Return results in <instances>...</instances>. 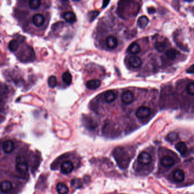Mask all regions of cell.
I'll return each mask as SVG.
<instances>
[{
	"label": "cell",
	"instance_id": "5bb4252c",
	"mask_svg": "<svg viewBox=\"0 0 194 194\" xmlns=\"http://www.w3.org/2000/svg\"><path fill=\"white\" fill-rule=\"evenodd\" d=\"M2 148L5 153H10L14 149V144L12 140H6L3 143Z\"/></svg>",
	"mask_w": 194,
	"mask_h": 194
},
{
	"label": "cell",
	"instance_id": "f546056e",
	"mask_svg": "<svg viewBox=\"0 0 194 194\" xmlns=\"http://www.w3.org/2000/svg\"><path fill=\"white\" fill-rule=\"evenodd\" d=\"M186 72L188 73L194 74V65H192L191 66H190V67L187 69Z\"/></svg>",
	"mask_w": 194,
	"mask_h": 194
},
{
	"label": "cell",
	"instance_id": "484cf974",
	"mask_svg": "<svg viewBox=\"0 0 194 194\" xmlns=\"http://www.w3.org/2000/svg\"><path fill=\"white\" fill-rule=\"evenodd\" d=\"M178 138V134L175 132H171L167 136V140L170 142L175 141Z\"/></svg>",
	"mask_w": 194,
	"mask_h": 194
},
{
	"label": "cell",
	"instance_id": "9c48e42d",
	"mask_svg": "<svg viewBox=\"0 0 194 194\" xmlns=\"http://www.w3.org/2000/svg\"><path fill=\"white\" fill-rule=\"evenodd\" d=\"M117 93L113 91H108L103 95V99L108 104L113 103L117 100Z\"/></svg>",
	"mask_w": 194,
	"mask_h": 194
},
{
	"label": "cell",
	"instance_id": "8992f818",
	"mask_svg": "<svg viewBox=\"0 0 194 194\" xmlns=\"http://www.w3.org/2000/svg\"><path fill=\"white\" fill-rule=\"evenodd\" d=\"M138 162L142 165H147L152 162V157L146 151H143L138 156Z\"/></svg>",
	"mask_w": 194,
	"mask_h": 194
},
{
	"label": "cell",
	"instance_id": "30bf717a",
	"mask_svg": "<svg viewBox=\"0 0 194 194\" xmlns=\"http://www.w3.org/2000/svg\"><path fill=\"white\" fill-rule=\"evenodd\" d=\"M74 169L72 162L66 161L63 162L61 166V171L63 174H67L70 173Z\"/></svg>",
	"mask_w": 194,
	"mask_h": 194
},
{
	"label": "cell",
	"instance_id": "e0dca14e",
	"mask_svg": "<svg viewBox=\"0 0 194 194\" xmlns=\"http://www.w3.org/2000/svg\"><path fill=\"white\" fill-rule=\"evenodd\" d=\"M63 17H64L65 20L69 23H70V24H73L74 22H75L76 21V14L74 13L70 12V11H68V12H66L65 13Z\"/></svg>",
	"mask_w": 194,
	"mask_h": 194
},
{
	"label": "cell",
	"instance_id": "603a6c76",
	"mask_svg": "<svg viewBox=\"0 0 194 194\" xmlns=\"http://www.w3.org/2000/svg\"><path fill=\"white\" fill-rule=\"evenodd\" d=\"M41 2L39 0H31L28 2L30 8L32 10H36L40 8Z\"/></svg>",
	"mask_w": 194,
	"mask_h": 194
},
{
	"label": "cell",
	"instance_id": "2e32d148",
	"mask_svg": "<svg viewBox=\"0 0 194 194\" xmlns=\"http://www.w3.org/2000/svg\"><path fill=\"white\" fill-rule=\"evenodd\" d=\"M101 84V81L98 79L90 80L86 83V87L90 89H95L99 88Z\"/></svg>",
	"mask_w": 194,
	"mask_h": 194
},
{
	"label": "cell",
	"instance_id": "8fae6325",
	"mask_svg": "<svg viewBox=\"0 0 194 194\" xmlns=\"http://www.w3.org/2000/svg\"><path fill=\"white\" fill-rule=\"evenodd\" d=\"M13 188V183L9 181H5L0 184V189L4 193H8Z\"/></svg>",
	"mask_w": 194,
	"mask_h": 194
},
{
	"label": "cell",
	"instance_id": "f1b7e54d",
	"mask_svg": "<svg viewBox=\"0 0 194 194\" xmlns=\"http://www.w3.org/2000/svg\"><path fill=\"white\" fill-rule=\"evenodd\" d=\"M48 83L50 87L55 88L57 85L56 77L54 76H51L49 77Z\"/></svg>",
	"mask_w": 194,
	"mask_h": 194
},
{
	"label": "cell",
	"instance_id": "cb8c5ba5",
	"mask_svg": "<svg viewBox=\"0 0 194 194\" xmlns=\"http://www.w3.org/2000/svg\"><path fill=\"white\" fill-rule=\"evenodd\" d=\"M154 47L160 53H162L166 49V44L163 42H156L154 44Z\"/></svg>",
	"mask_w": 194,
	"mask_h": 194
},
{
	"label": "cell",
	"instance_id": "1f68e13d",
	"mask_svg": "<svg viewBox=\"0 0 194 194\" xmlns=\"http://www.w3.org/2000/svg\"><path fill=\"white\" fill-rule=\"evenodd\" d=\"M1 97H0V103H1Z\"/></svg>",
	"mask_w": 194,
	"mask_h": 194
},
{
	"label": "cell",
	"instance_id": "7402d4cb",
	"mask_svg": "<svg viewBox=\"0 0 194 194\" xmlns=\"http://www.w3.org/2000/svg\"><path fill=\"white\" fill-rule=\"evenodd\" d=\"M62 80L64 82L66 85H69L72 83V76L71 74L68 72L64 73L62 75Z\"/></svg>",
	"mask_w": 194,
	"mask_h": 194
},
{
	"label": "cell",
	"instance_id": "7c38bea8",
	"mask_svg": "<svg viewBox=\"0 0 194 194\" xmlns=\"http://www.w3.org/2000/svg\"><path fill=\"white\" fill-rule=\"evenodd\" d=\"M175 163L174 159L170 156L166 155L162 157L161 159V164L162 166L165 167H170L173 166Z\"/></svg>",
	"mask_w": 194,
	"mask_h": 194
},
{
	"label": "cell",
	"instance_id": "4fadbf2b",
	"mask_svg": "<svg viewBox=\"0 0 194 194\" xmlns=\"http://www.w3.org/2000/svg\"><path fill=\"white\" fill-rule=\"evenodd\" d=\"M185 178V174L183 170L181 169H177L174 171L173 179L175 182L177 183H181L184 181Z\"/></svg>",
	"mask_w": 194,
	"mask_h": 194
},
{
	"label": "cell",
	"instance_id": "6da1fadb",
	"mask_svg": "<svg viewBox=\"0 0 194 194\" xmlns=\"http://www.w3.org/2000/svg\"><path fill=\"white\" fill-rule=\"evenodd\" d=\"M113 155L117 165L122 169L127 168L130 162L129 154L122 147H117L113 150Z\"/></svg>",
	"mask_w": 194,
	"mask_h": 194
},
{
	"label": "cell",
	"instance_id": "44dd1931",
	"mask_svg": "<svg viewBox=\"0 0 194 194\" xmlns=\"http://www.w3.org/2000/svg\"><path fill=\"white\" fill-rule=\"evenodd\" d=\"M177 51L174 49H170L166 50L165 52L166 57L170 60H174L177 55Z\"/></svg>",
	"mask_w": 194,
	"mask_h": 194
},
{
	"label": "cell",
	"instance_id": "83f0119b",
	"mask_svg": "<svg viewBox=\"0 0 194 194\" xmlns=\"http://www.w3.org/2000/svg\"><path fill=\"white\" fill-rule=\"evenodd\" d=\"M71 185L75 188H80L82 187V183L78 179H74L71 181Z\"/></svg>",
	"mask_w": 194,
	"mask_h": 194
},
{
	"label": "cell",
	"instance_id": "9a60e30c",
	"mask_svg": "<svg viewBox=\"0 0 194 194\" xmlns=\"http://www.w3.org/2000/svg\"><path fill=\"white\" fill-rule=\"evenodd\" d=\"M140 46L138 45L137 42H135L132 43L131 45H129L128 48V51H129L130 54H138V53L140 52Z\"/></svg>",
	"mask_w": 194,
	"mask_h": 194
},
{
	"label": "cell",
	"instance_id": "ac0fdd59",
	"mask_svg": "<svg viewBox=\"0 0 194 194\" xmlns=\"http://www.w3.org/2000/svg\"><path fill=\"white\" fill-rule=\"evenodd\" d=\"M175 149L177 150L178 152L183 155H185L187 151V146L186 144L183 142H179L175 145Z\"/></svg>",
	"mask_w": 194,
	"mask_h": 194
},
{
	"label": "cell",
	"instance_id": "ffe728a7",
	"mask_svg": "<svg viewBox=\"0 0 194 194\" xmlns=\"http://www.w3.org/2000/svg\"><path fill=\"white\" fill-rule=\"evenodd\" d=\"M149 23V19L147 17L142 16L138 19V24L139 28H145L147 24Z\"/></svg>",
	"mask_w": 194,
	"mask_h": 194
},
{
	"label": "cell",
	"instance_id": "7a4b0ae2",
	"mask_svg": "<svg viewBox=\"0 0 194 194\" xmlns=\"http://www.w3.org/2000/svg\"><path fill=\"white\" fill-rule=\"evenodd\" d=\"M16 169L20 174H26L28 170V165L24 157L18 155L16 158Z\"/></svg>",
	"mask_w": 194,
	"mask_h": 194
},
{
	"label": "cell",
	"instance_id": "4dcf8cb0",
	"mask_svg": "<svg viewBox=\"0 0 194 194\" xmlns=\"http://www.w3.org/2000/svg\"><path fill=\"white\" fill-rule=\"evenodd\" d=\"M148 12L149 13H154L156 12V9L154 8H150L149 9V10H148Z\"/></svg>",
	"mask_w": 194,
	"mask_h": 194
},
{
	"label": "cell",
	"instance_id": "52a82bcc",
	"mask_svg": "<svg viewBox=\"0 0 194 194\" xmlns=\"http://www.w3.org/2000/svg\"><path fill=\"white\" fill-rule=\"evenodd\" d=\"M128 64L129 66L132 68L138 69L142 65V62L140 57L136 55H133L129 57L128 59Z\"/></svg>",
	"mask_w": 194,
	"mask_h": 194
},
{
	"label": "cell",
	"instance_id": "d6986e66",
	"mask_svg": "<svg viewBox=\"0 0 194 194\" xmlns=\"http://www.w3.org/2000/svg\"><path fill=\"white\" fill-rule=\"evenodd\" d=\"M56 189L59 194H68L69 192L68 187L64 183H59L57 185Z\"/></svg>",
	"mask_w": 194,
	"mask_h": 194
},
{
	"label": "cell",
	"instance_id": "5b68a950",
	"mask_svg": "<svg viewBox=\"0 0 194 194\" xmlns=\"http://www.w3.org/2000/svg\"><path fill=\"white\" fill-rule=\"evenodd\" d=\"M106 46L110 50L115 49L119 45V41L117 38L114 35H111L107 36L105 40Z\"/></svg>",
	"mask_w": 194,
	"mask_h": 194
},
{
	"label": "cell",
	"instance_id": "ba28073f",
	"mask_svg": "<svg viewBox=\"0 0 194 194\" xmlns=\"http://www.w3.org/2000/svg\"><path fill=\"white\" fill-rule=\"evenodd\" d=\"M32 23L37 27H41L45 22V17L42 14L37 13L32 17Z\"/></svg>",
	"mask_w": 194,
	"mask_h": 194
},
{
	"label": "cell",
	"instance_id": "3957f363",
	"mask_svg": "<svg viewBox=\"0 0 194 194\" xmlns=\"http://www.w3.org/2000/svg\"><path fill=\"white\" fill-rule=\"evenodd\" d=\"M120 99L125 105L132 104L135 100L134 92L131 90H127L121 93Z\"/></svg>",
	"mask_w": 194,
	"mask_h": 194
},
{
	"label": "cell",
	"instance_id": "277c9868",
	"mask_svg": "<svg viewBox=\"0 0 194 194\" xmlns=\"http://www.w3.org/2000/svg\"><path fill=\"white\" fill-rule=\"evenodd\" d=\"M151 114V109L146 106H140L135 112L136 116L139 119H144L148 118Z\"/></svg>",
	"mask_w": 194,
	"mask_h": 194
},
{
	"label": "cell",
	"instance_id": "4316f807",
	"mask_svg": "<svg viewBox=\"0 0 194 194\" xmlns=\"http://www.w3.org/2000/svg\"><path fill=\"white\" fill-rule=\"evenodd\" d=\"M186 91L190 95H194V81L190 82L187 85Z\"/></svg>",
	"mask_w": 194,
	"mask_h": 194
},
{
	"label": "cell",
	"instance_id": "d4e9b609",
	"mask_svg": "<svg viewBox=\"0 0 194 194\" xmlns=\"http://www.w3.org/2000/svg\"><path fill=\"white\" fill-rule=\"evenodd\" d=\"M18 47V43L16 40H12L9 42V48L11 51L12 52L16 51L17 50Z\"/></svg>",
	"mask_w": 194,
	"mask_h": 194
}]
</instances>
